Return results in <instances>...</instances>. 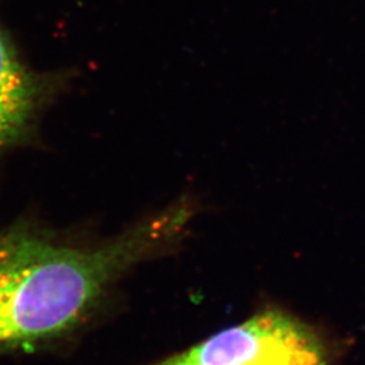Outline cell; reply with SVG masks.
<instances>
[{
    "label": "cell",
    "instance_id": "cell-1",
    "mask_svg": "<svg viewBox=\"0 0 365 365\" xmlns=\"http://www.w3.org/2000/svg\"><path fill=\"white\" fill-rule=\"evenodd\" d=\"M196 214L187 197L113 240L80 245L26 223L0 232V357L53 349L83 333L118 280L175 248Z\"/></svg>",
    "mask_w": 365,
    "mask_h": 365
},
{
    "label": "cell",
    "instance_id": "cell-2",
    "mask_svg": "<svg viewBox=\"0 0 365 365\" xmlns=\"http://www.w3.org/2000/svg\"><path fill=\"white\" fill-rule=\"evenodd\" d=\"M155 365H329V359L312 327L268 309Z\"/></svg>",
    "mask_w": 365,
    "mask_h": 365
},
{
    "label": "cell",
    "instance_id": "cell-3",
    "mask_svg": "<svg viewBox=\"0 0 365 365\" xmlns=\"http://www.w3.org/2000/svg\"><path fill=\"white\" fill-rule=\"evenodd\" d=\"M48 91L46 78L21 61L0 27V155L25 138Z\"/></svg>",
    "mask_w": 365,
    "mask_h": 365
}]
</instances>
